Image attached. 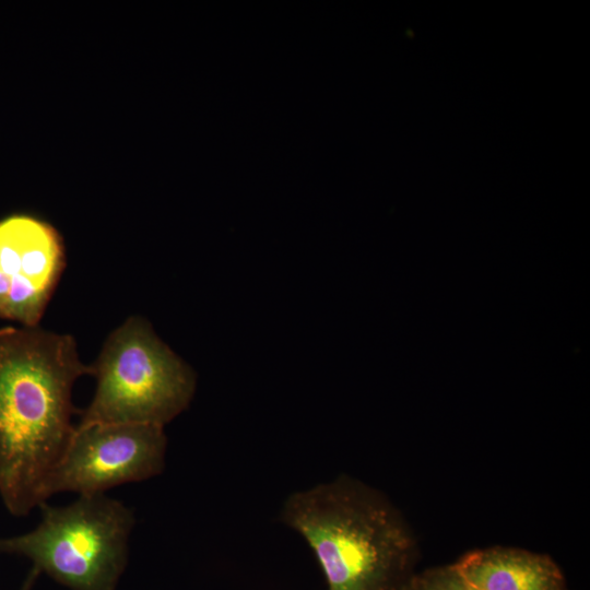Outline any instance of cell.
Segmentation results:
<instances>
[{
    "instance_id": "cell-5",
    "label": "cell",
    "mask_w": 590,
    "mask_h": 590,
    "mask_svg": "<svg viewBox=\"0 0 590 590\" xmlns=\"http://www.w3.org/2000/svg\"><path fill=\"white\" fill-rule=\"evenodd\" d=\"M166 448L167 438L161 426L75 425L45 481L43 500L64 492L103 494L118 485L154 477L163 472Z\"/></svg>"
},
{
    "instance_id": "cell-3",
    "label": "cell",
    "mask_w": 590,
    "mask_h": 590,
    "mask_svg": "<svg viewBox=\"0 0 590 590\" xmlns=\"http://www.w3.org/2000/svg\"><path fill=\"white\" fill-rule=\"evenodd\" d=\"M96 388L76 425L146 424L164 427L186 410L196 375L141 316L127 318L91 365Z\"/></svg>"
},
{
    "instance_id": "cell-6",
    "label": "cell",
    "mask_w": 590,
    "mask_h": 590,
    "mask_svg": "<svg viewBox=\"0 0 590 590\" xmlns=\"http://www.w3.org/2000/svg\"><path fill=\"white\" fill-rule=\"evenodd\" d=\"M62 239L37 217L0 221V317L36 327L64 268Z\"/></svg>"
},
{
    "instance_id": "cell-4",
    "label": "cell",
    "mask_w": 590,
    "mask_h": 590,
    "mask_svg": "<svg viewBox=\"0 0 590 590\" xmlns=\"http://www.w3.org/2000/svg\"><path fill=\"white\" fill-rule=\"evenodd\" d=\"M31 531L0 539V552L31 559L71 590H114L128 558L135 517L122 502L103 494L79 495L63 506L47 502Z\"/></svg>"
},
{
    "instance_id": "cell-1",
    "label": "cell",
    "mask_w": 590,
    "mask_h": 590,
    "mask_svg": "<svg viewBox=\"0 0 590 590\" xmlns=\"http://www.w3.org/2000/svg\"><path fill=\"white\" fill-rule=\"evenodd\" d=\"M91 371L72 335L0 329V497L11 515L44 503L45 481L75 428L74 384Z\"/></svg>"
},
{
    "instance_id": "cell-7",
    "label": "cell",
    "mask_w": 590,
    "mask_h": 590,
    "mask_svg": "<svg viewBox=\"0 0 590 590\" xmlns=\"http://www.w3.org/2000/svg\"><path fill=\"white\" fill-rule=\"evenodd\" d=\"M453 567L471 590H564L557 565L545 555L523 550H479Z\"/></svg>"
},
{
    "instance_id": "cell-8",
    "label": "cell",
    "mask_w": 590,
    "mask_h": 590,
    "mask_svg": "<svg viewBox=\"0 0 590 590\" xmlns=\"http://www.w3.org/2000/svg\"><path fill=\"white\" fill-rule=\"evenodd\" d=\"M403 590H471L453 566L411 576Z\"/></svg>"
},
{
    "instance_id": "cell-2",
    "label": "cell",
    "mask_w": 590,
    "mask_h": 590,
    "mask_svg": "<svg viewBox=\"0 0 590 590\" xmlns=\"http://www.w3.org/2000/svg\"><path fill=\"white\" fill-rule=\"evenodd\" d=\"M282 521L314 552L328 590H403L415 542L378 492L342 476L292 494Z\"/></svg>"
}]
</instances>
